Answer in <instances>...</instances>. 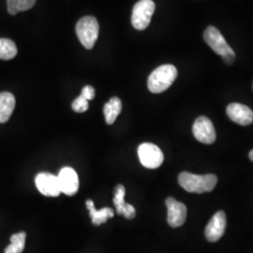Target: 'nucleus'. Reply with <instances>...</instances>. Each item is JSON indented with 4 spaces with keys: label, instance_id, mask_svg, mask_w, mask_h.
<instances>
[{
    "label": "nucleus",
    "instance_id": "nucleus-18",
    "mask_svg": "<svg viewBox=\"0 0 253 253\" xmlns=\"http://www.w3.org/2000/svg\"><path fill=\"white\" fill-rule=\"evenodd\" d=\"M27 234L25 232H21L18 234H14L10 237V244L6 248L5 253H22L25 245H26Z\"/></svg>",
    "mask_w": 253,
    "mask_h": 253
},
{
    "label": "nucleus",
    "instance_id": "nucleus-23",
    "mask_svg": "<svg viewBox=\"0 0 253 253\" xmlns=\"http://www.w3.org/2000/svg\"><path fill=\"white\" fill-rule=\"evenodd\" d=\"M249 157H250V159H251V161H253V149L250 152V155H249Z\"/></svg>",
    "mask_w": 253,
    "mask_h": 253
},
{
    "label": "nucleus",
    "instance_id": "nucleus-20",
    "mask_svg": "<svg viewBox=\"0 0 253 253\" xmlns=\"http://www.w3.org/2000/svg\"><path fill=\"white\" fill-rule=\"evenodd\" d=\"M72 107L76 113H84L88 110V100L80 95L76 100H74Z\"/></svg>",
    "mask_w": 253,
    "mask_h": 253
},
{
    "label": "nucleus",
    "instance_id": "nucleus-16",
    "mask_svg": "<svg viewBox=\"0 0 253 253\" xmlns=\"http://www.w3.org/2000/svg\"><path fill=\"white\" fill-rule=\"evenodd\" d=\"M122 110V102L117 97L112 98L108 102L104 105L103 113L106 123L108 125L114 124V122L117 120L119 114Z\"/></svg>",
    "mask_w": 253,
    "mask_h": 253
},
{
    "label": "nucleus",
    "instance_id": "nucleus-14",
    "mask_svg": "<svg viewBox=\"0 0 253 253\" xmlns=\"http://www.w3.org/2000/svg\"><path fill=\"white\" fill-rule=\"evenodd\" d=\"M85 206L87 209L89 210V214H90L91 221L94 225H100L105 223L109 218L114 217L115 212L112 208H104L100 210H97L95 208V205L93 203V201L87 200L85 203Z\"/></svg>",
    "mask_w": 253,
    "mask_h": 253
},
{
    "label": "nucleus",
    "instance_id": "nucleus-13",
    "mask_svg": "<svg viewBox=\"0 0 253 253\" xmlns=\"http://www.w3.org/2000/svg\"><path fill=\"white\" fill-rule=\"evenodd\" d=\"M126 190L123 185H118L115 189L114 205L117 208L118 215H123L127 219H132L136 216L135 208L125 202Z\"/></svg>",
    "mask_w": 253,
    "mask_h": 253
},
{
    "label": "nucleus",
    "instance_id": "nucleus-7",
    "mask_svg": "<svg viewBox=\"0 0 253 253\" xmlns=\"http://www.w3.org/2000/svg\"><path fill=\"white\" fill-rule=\"evenodd\" d=\"M204 39L208 46L216 53L221 56L228 54L235 53L234 50L227 43L224 37L215 27H208L204 32Z\"/></svg>",
    "mask_w": 253,
    "mask_h": 253
},
{
    "label": "nucleus",
    "instance_id": "nucleus-17",
    "mask_svg": "<svg viewBox=\"0 0 253 253\" xmlns=\"http://www.w3.org/2000/svg\"><path fill=\"white\" fill-rule=\"evenodd\" d=\"M17 52V47L13 41L9 39H0V59H12L16 56Z\"/></svg>",
    "mask_w": 253,
    "mask_h": 253
},
{
    "label": "nucleus",
    "instance_id": "nucleus-12",
    "mask_svg": "<svg viewBox=\"0 0 253 253\" xmlns=\"http://www.w3.org/2000/svg\"><path fill=\"white\" fill-rule=\"evenodd\" d=\"M229 118L241 126L251 125L253 122V111L241 103H231L227 106Z\"/></svg>",
    "mask_w": 253,
    "mask_h": 253
},
{
    "label": "nucleus",
    "instance_id": "nucleus-22",
    "mask_svg": "<svg viewBox=\"0 0 253 253\" xmlns=\"http://www.w3.org/2000/svg\"><path fill=\"white\" fill-rule=\"evenodd\" d=\"M222 59H223V61L227 64V65H232V64H234V62L235 61V53H233V54H228L226 55H223L222 56Z\"/></svg>",
    "mask_w": 253,
    "mask_h": 253
},
{
    "label": "nucleus",
    "instance_id": "nucleus-2",
    "mask_svg": "<svg viewBox=\"0 0 253 253\" xmlns=\"http://www.w3.org/2000/svg\"><path fill=\"white\" fill-rule=\"evenodd\" d=\"M177 77V70L174 66L166 64L157 68L148 77V89L155 94L167 90Z\"/></svg>",
    "mask_w": 253,
    "mask_h": 253
},
{
    "label": "nucleus",
    "instance_id": "nucleus-4",
    "mask_svg": "<svg viewBox=\"0 0 253 253\" xmlns=\"http://www.w3.org/2000/svg\"><path fill=\"white\" fill-rule=\"evenodd\" d=\"M156 5L152 0H139L132 9L131 24L137 30H145L150 25Z\"/></svg>",
    "mask_w": 253,
    "mask_h": 253
},
{
    "label": "nucleus",
    "instance_id": "nucleus-11",
    "mask_svg": "<svg viewBox=\"0 0 253 253\" xmlns=\"http://www.w3.org/2000/svg\"><path fill=\"white\" fill-rule=\"evenodd\" d=\"M226 228V215L223 211H217L206 227L205 235L209 242H217L224 235Z\"/></svg>",
    "mask_w": 253,
    "mask_h": 253
},
{
    "label": "nucleus",
    "instance_id": "nucleus-15",
    "mask_svg": "<svg viewBox=\"0 0 253 253\" xmlns=\"http://www.w3.org/2000/svg\"><path fill=\"white\" fill-rule=\"evenodd\" d=\"M15 108V98L9 92L0 93V123H6Z\"/></svg>",
    "mask_w": 253,
    "mask_h": 253
},
{
    "label": "nucleus",
    "instance_id": "nucleus-9",
    "mask_svg": "<svg viewBox=\"0 0 253 253\" xmlns=\"http://www.w3.org/2000/svg\"><path fill=\"white\" fill-rule=\"evenodd\" d=\"M38 190L47 197H57L61 190L57 175H54L49 172H40L35 179Z\"/></svg>",
    "mask_w": 253,
    "mask_h": 253
},
{
    "label": "nucleus",
    "instance_id": "nucleus-21",
    "mask_svg": "<svg viewBox=\"0 0 253 253\" xmlns=\"http://www.w3.org/2000/svg\"><path fill=\"white\" fill-rule=\"evenodd\" d=\"M82 96L84 97L87 100H92L95 98V89L91 85H85L82 89Z\"/></svg>",
    "mask_w": 253,
    "mask_h": 253
},
{
    "label": "nucleus",
    "instance_id": "nucleus-10",
    "mask_svg": "<svg viewBox=\"0 0 253 253\" xmlns=\"http://www.w3.org/2000/svg\"><path fill=\"white\" fill-rule=\"evenodd\" d=\"M59 188L66 195L73 196L79 190V178L77 172L71 167H64L57 175Z\"/></svg>",
    "mask_w": 253,
    "mask_h": 253
},
{
    "label": "nucleus",
    "instance_id": "nucleus-19",
    "mask_svg": "<svg viewBox=\"0 0 253 253\" xmlns=\"http://www.w3.org/2000/svg\"><path fill=\"white\" fill-rule=\"evenodd\" d=\"M36 0H7L9 14L15 15L18 12L25 11L34 7Z\"/></svg>",
    "mask_w": 253,
    "mask_h": 253
},
{
    "label": "nucleus",
    "instance_id": "nucleus-3",
    "mask_svg": "<svg viewBox=\"0 0 253 253\" xmlns=\"http://www.w3.org/2000/svg\"><path fill=\"white\" fill-rule=\"evenodd\" d=\"M100 26L97 19L85 16L79 20L76 25V34L82 44L86 49H92L99 37Z\"/></svg>",
    "mask_w": 253,
    "mask_h": 253
},
{
    "label": "nucleus",
    "instance_id": "nucleus-8",
    "mask_svg": "<svg viewBox=\"0 0 253 253\" xmlns=\"http://www.w3.org/2000/svg\"><path fill=\"white\" fill-rule=\"evenodd\" d=\"M167 207V221L172 228L180 227L185 223L187 217L186 206L172 197L166 199Z\"/></svg>",
    "mask_w": 253,
    "mask_h": 253
},
{
    "label": "nucleus",
    "instance_id": "nucleus-5",
    "mask_svg": "<svg viewBox=\"0 0 253 253\" xmlns=\"http://www.w3.org/2000/svg\"><path fill=\"white\" fill-rule=\"evenodd\" d=\"M138 156L143 166L147 169H157L164 161L161 148L151 143H144L140 145L138 147Z\"/></svg>",
    "mask_w": 253,
    "mask_h": 253
},
{
    "label": "nucleus",
    "instance_id": "nucleus-1",
    "mask_svg": "<svg viewBox=\"0 0 253 253\" xmlns=\"http://www.w3.org/2000/svg\"><path fill=\"white\" fill-rule=\"evenodd\" d=\"M178 183L181 187L191 193L210 192L215 189L217 177L213 173L198 175L188 172H182L178 175Z\"/></svg>",
    "mask_w": 253,
    "mask_h": 253
},
{
    "label": "nucleus",
    "instance_id": "nucleus-6",
    "mask_svg": "<svg viewBox=\"0 0 253 253\" xmlns=\"http://www.w3.org/2000/svg\"><path fill=\"white\" fill-rule=\"evenodd\" d=\"M194 137L203 144L211 145L216 141V130L212 121L207 117H199L192 126Z\"/></svg>",
    "mask_w": 253,
    "mask_h": 253
}]
</instances>
